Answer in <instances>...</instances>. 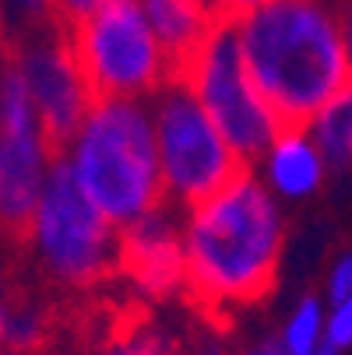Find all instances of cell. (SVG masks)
I'll return each instance as SVG.
<instances>
[{"instance_id": "cell-1", "label": "cell", "mask_w": 352, "mask_h": 355, "mask_svg": "<svg viewBox=\"0 0 352 355\" xmlns=\"http://www.w3.org/2000/svg\"><path fill=\"white\" fill-rule=\"evenodd\" d=\"M285 222L278 197L261 176L243 169L219 193L187 208V295L215 317L254 306L278 278Z\"/></svg>"}, {"instance_id": "cell-2", "label": "cell", "mask_w": 352, "mask_h": 355, "mask_svg": "<svg viewBox=\"0 0 352 355\" xmlns=\"http://www.w3.org/2000/svg\"><path fill=\"white\" fill-rule=\"evenodd\" d=\"M229 21L250 74L285 127H307L352 88L335 0H271Z\"/></svg>"}, {"instance_id": "cell-3", "label": "cell", "mask_w": 352, "mask_h": 355, "mask_svg": "<svg viewBox=\"0 0 352 355\" xmlns=\"http://www.w3.org/2000/svg\"><path fill=\"white\" fill-rule=\"evenodd\" d=\"M60 159L117 229L166 205L159 141L148 98H95Z\"/></svg>"}, {"instance_id": "cell-4", "label": "cell", "mask_w": 352, "mask_h": 355, "mask_svg": "<svg viewBox=\"0 0 352 355\" xmlns=\"http://www.w3.org/2000/svg\"><path fill=\"white\" fill-rule=\"evenodd\" d=\"M67 42L95 98H152L180 74L137 0L71 21Z\"/></svg>"}, {"instance_id": "cell-5", "label": "cell", "mask_w": 352, "mask_h": 355, "mask_svg": "<svg viewBox=\"0 0 352 355\" xmlns=\"http://www.w3.org/2000/svg\"><path fill=\"white\" fill-rule=\"evenodd\" d=\"M25 232L46 275L64 285H95L120 268V229L95 208L64 159L49 173Z\"/></svg>"}, {"instance_id": "cell-6", "label": "cell", "mask_w": 352, "mask_h": 355, "mask_svg": "<svg viewBox=\"0 0 352 355\" xmlns=\"http://www.w3.org/2000/svg\"><path fill=\"white\" fill-rule=\"evenodd\" d=\"M176 78L215 120L240 162H261V155L271 148L285 123L278 120V113L271 110V103L250 74L240 49V35L229 18H222L208 32V39L194 49V57L180 67Z\"/></svg>"}, {"instance_id": "cell-7", "label": "cell", "mask_w": 352, "mask_h": 355, "mask_svg": "<svg viewBox=\"0 0 352 355\" xmlns=\"http://www.w3.org/2000/svg\"><path fill=\"white\" fill-rule=\"evenodd\" d=\"M148 103H152L156 120L166 200L180 208H194L246 169L233 144L215 127V120L180 78H173Z\"/></svg>"}, {"instance_id": "cell-8", "label": "cell", "mask_w": 352, "mask_h": 355, "mask_svg": "<svg viewBox=\"0 0 352 355\" xmlns=\"http://www.w3.org/2000/svg\"><path fill=\"white\" fill-rule=\"evenodd\" d=\"M57 159L15 57H0V229H28Z\"/></svg>"}, {"instance_id": "cell-9", "label": "cell", "mask_w": 352, "mask_h": 355, "mask_svg": "<svg viewBox=\"0 0 352 355\" xmlns=\"http://www.w3.org/2000/svg\"><path fill=\"white\" fill-rule=\"evenodd\" d=\"M11 57L25 78V88L32 95V106L46 134L57 144H64L95 103L67 35H57V32L35 35L28 42H18Z\"/></svg>"}, {"instance_id": "cell-10", "label": "cell", "mask_w": 352, "mask_h": 355, "mask_svg": "<svg viewBox=\"0 0 352 355\" xmlns=\"http://www.w3.org/2000/svg\"><path fill=\"white\" fill-rule=\"evenodd\" d=\"M120 268L152 299H166L187 288L183 225H176L166 208H159L141 222L120 229Z\"/></svg>"}, {"instance_id": "cell-11", "label": "cell", "mask_w": 352, "mask_h": 355, "mask_svg": "<svg viewBox=\"0 0 352 355\" xmlns=\"http://www.w3.org/2000/svg\"><path fill=\"white\" fill-rule=\"evenodd\" d=\"M328 159L307 127H282L271 148L261 155V183L278 200H303L321 190Z\"/></svg>"}, {"instance_id": "cell-12", "label": "cell", "mask_w": 352, "mask_h": 355, "mask_svg": "<svg viewBox=\"0 0 352 355\" xmlns=\"http://www.w3.org/2000/svg\"><path fill=\"white\" fill-rule=\"evenodd\" d=\"M148 25L156 28L159 42L173 57L176 71L194 57V49L208 39V32L222 21L208 8H201L197 0H137Z\"/></svg>"}, {"instance_id": "cell-13", "label": "cell", "mask_w": 352, "mask_h": 355, "mask_svg": "<svg viewBox=\"0 0 352 355\" xmlns=\"http://www.w3.org/2000/svg\"><path fill=\"white\" fill-rule=\"evenodd\" d=\"M307 130L321 144L331 169H349L352 166V88L338 95L328 110H321L307 123Z\"/></svg>"}, {"instance_id": "cell-14", "label": "cell", "mask_w": 352, "mask_h": 355, "mask_svg": "<svg viewBox=\"0 0 352 355\" xmlns=\"http://www.w3.org/2000/svg\"><path fill=\"white\" fill-rule=\"evenodd\" d=\"M328 341V310L317 295H307L299 299L292 313L285 317L282 324V334H278V345L289 352V355H317Z\"/></svg>"}, {"instance_id": "cell-15", "label": "cell", "mask_w": 352, "mask_h": 355, "mask_svg": "<svg viewBox=\"0 0 352 355\" xmlns=\"http://www.w3.org/2000/svg\"><path fill=\"white\" fill-rule=\"evenodd\" d=\"M60 18L57 0H0V39L8 42H28L35 35L53 32Z\"/></svg>"}, {"instance_id": "cell-16", "label": "cell", "mask_w": 352, "mask_h": 355, "mask_svg": "<svg viewBox=\"0 0 352 355\" xmlns=\"http://www.w3.org/2000/svg\"><path fill=\"white\" fill-rule=\"evenodd\" d=\"M99 355H176L173 341L156 327H131L110 338Z\"/></svg>"}, {"instance_id": "cell-17", "label": "cell", "mask_w": 352, "mask_h": 355, "mask_svg": "<svg viewBox=\"0 0 352 355\" xmlns=\"http://www.w3.org/2000/svg\"><path fill=\"white\" fill-rule=\"evenodd\" d=\"M46 338V317L32 306H22V310H11L8 317V327H4V338H0V345L11 348V352H35Z\"/></svg>"}, {"instance_id": "cell-18", "label": "cell", "mask_w": 352, "mask_h": 355, "mask_svg": "<svg viewBox=\"0 0 352 355\" xmlns=\"http://www.w3.org/2000/svg\"><path fill=\"white\" fill-rule=\"evenodd\" d=\"M328 341L335 348H352V295L328 306Z\"/></svg>"}, {"instance_id": "cell-19", "label": "cell", "mask_w": 352, "mask_h": 355, "mask_svg": "<svg viewBox=\"0 0 352 355\" xmlns=\"http://www.w3.org/2000/svg\"><path fill=\"white\" fill-rule=\"evenodd\" d=\"M349 295H352V253H345L328 271V306H335V302H342Z\"/></svg>"}, {"instance_id": "cell-20", "label": "cell", "mask_w": 352, "mask_h": 355, "mask_svg": "<svg viewBox=\"0 0 352 355\" xmlns=\"http://www.w3.org/2000/svg\"><path fill=\"white\" fill-rule=\"evenodd\" d=\"M57 4H60V18L81 21V18H88V15H95V11L117 4V0H57Z\"/></svg>"}, {"instance_id": "cell-21", "label": "cell", "mask_w": 352, "mask_h": 355, "mask_svg": "<svg viewBox=\"0 0 352 355\" xmlns=\"http://www.w3.org/2000/svg\"><path fill=\"white\" fill-rule=\"evenodd\" d=\"M187 355H233V352H229L219 338H201V341H197Z\"/></svg>"}, {"instance_id": "cell-22", "label": "cell", "mask_w": 352, "mask_h": 355, "mask_svg": "<svg viewBox=\"0 0 352 355\" xmlns=\"http://www.w3.org/2000/svg\"><path fill=\"white\" fill-rule=\"evenodd\" d=\"M342 32H345V53H349V71H352V0L342 8Z\"/></svg>"}, {"instance_id": "cell-23", "label": "cell", "mask_w": 352, "mask_h": 355, "mask_svg": "<svg viewBox=\"0 0 352 355\" xmlns=\"http://www.w3.org/2000/svg\"><path fill=\"white\" fill-rule=\"evenodd\" d=\"M240 355H289L278 341H261V345H250V348H243Z\"/></svg>"}, {"instance_id": "cell-24", "label": "cell", "mask_w": 352, "mask_h": 355, "mask_svg": "<svg viewBox=\"0 0 352 355\" xmlns=\"http://www.w3.org/2000/svg\"><path fill=\"white\" fill-rule=\"evenodd\" d=\"M261 4H271V0H229V15H243V11L261 8Z\"/></svg>"}, {"instance_id": "cell-25", "label": "cell", "mask_w": 352, "mask_h": 355, "mask_svg": "<svg viewBox=\"0 0 352 355\" xmlns=\"http://www.w3.org/2000/svg\"><path fill=\"white\" fill-rule=\"evenodd\" d=\"M201 8H208L212 15H219V18H229V0H197Z\"/></svg>"}, {"instance_id": "cell-26", "label": "cell", "mask_w": 352, "mask_h": 355, "mask_svg": "<svg viewBox=\"0 0 352 355\" xmlns=\"http://www.w3.org/2000/svg\"><path fill=\"white\" fill-rule=\"evenodd\" d=\"M8 317H11V310H8V302H4V292H0V338H4V327H8Z\"/></svg>"}, {"instance_id": "cell-27", "label": "cell", "mask_w": 352, "mask_h": 355, "mask_svg": "<svg viewBox=\"0 0 352 355\" xmlns=\"http://www.w3.org/2000/svg\"><path fill=\"white\" fill-rule=\"evenodd\" d=\"M317 355H342V348H335V345H331V341H324V348H321V352H317Z\"/></svg>"}, {"instance_id": "cell-28", "label": "cell", "mask_w": 352, "mask_h": 355, "mask_svg": "<svg viewBox=\"0 0 352 355\" xmlns=\"http://www.w3.org/2000/svg\"><path fill=\"white\" fill-rule=\"evenodd\" d=\"M0 355H22V352H11V348H4V345H0Z\"/></svg>"}]
</instances>
